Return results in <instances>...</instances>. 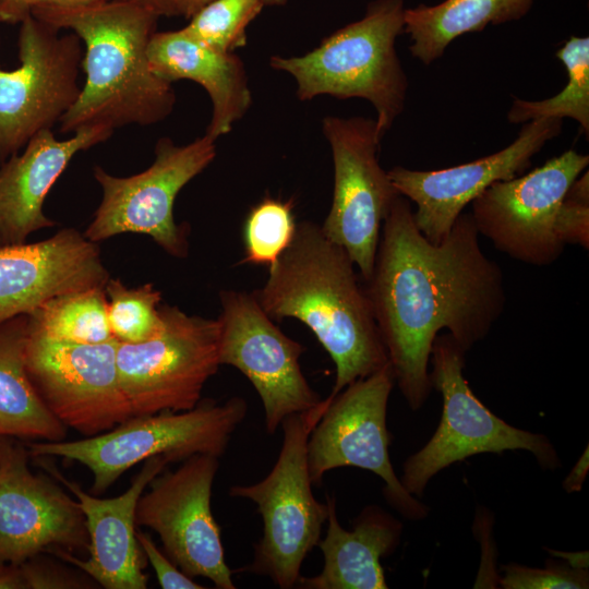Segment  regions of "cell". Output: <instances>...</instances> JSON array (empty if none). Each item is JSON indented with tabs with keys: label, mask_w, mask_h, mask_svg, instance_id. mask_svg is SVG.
I'll return each instance as SVG.
<instances>
[{
	"label": "cell",
	"mask_w": 589,
	"mask_h": 589,
	"mask_svg": "<svg viewBox=\"0 0 589 589\" xmlns=\"http://www.w3.org/2000/svg\"><path fill=\"white\" fill-rule=\"evenodd\" d=\"M479 236L471 215L461 213L442 242H430L402 195L383 221L365 289L395 383L412 410L431 393L428 365L440 332L468 351L504 312V276Z\"/></svg>",
	"instance_id": "1"
},
{
	"label": "cell",
	"mask_w": 589,
	"mask_h": 589,
	"mask_svg": "<svg viewBox=\"0 0 589 589\" xmlns=\"http://www.w3.org/2000/svg\"><path fill=\"white\" fill-rule=\"evenodd\" d=\"M268 268L253 294L272 320L305 324L330 356L336 378L327 399L389 363L354 263L320 225L298 223L290 244Z\"/></svg>",
	"instance_id": "2"
},
{
	"label": "cell",
	"mask_w": 589,
	"mask_h": 589,
	"mask_svg": "<svg viewBox=\"0 0 589 589\" xmlns=\"http://www.w3.org/2000/svg\"><path fill=\"white\" fill-rule=\"evenodd\" d=\"M31 14L56 29L72 31L85 46V83L60 119V132L146 127L172 112L175 91L153 73L147 58L158 15L120 0L81 9L36 8Z\"/></svg>",
	"instance_id": "3"
},
{
	"label": "cell",
	"mask_w": 589,
	"mask_h": 589,
	"mask_svg": "<svg viewBox=\"0 0 589 589\" xmlns=\"http://www.w3.org/2000/svg\"><path fill=\"white\" fill-rule=\"evenodd\" d=\"M404 0H375L364 16L337 29L302 56H273V69L297 83V97L321 95L363 98L376 111V137L382 142L405 107L408 81L396 51L405 27Z\"/></svg>",
	"instance_id": "4"
},
{
	"label": "cell",
	"mask_w": 589,
	"mask_h": 589,
	"mask_svg": "<svg viewBox=\"0 0 589 589\" xmlns=\"http://www.w3.org/2000/svg\"><path fill=\"white\" fill-rule=\"evenodd\" d=\"M247 410L241 397L223 404L206 399L187 411L132 416L97 435L26 447L31 457L58 456L85 466L93 476L92 492L101 494L127 470L155 456L169 462L199 454L223 456Z\"/></svg>",
	"instance_id": "5"
},
{
	"label": "cell",
	"mask_w": 589,
	"mask_h": 589,
	"mask_svg": "<svg viewBox=\"0 0 589 589\" xmlns=\"http://www.w3.org/2000/svg\"><path fill=\"white\" fill-rule=\"evenodd\" d=\"M326 405L284 419L283 444L271 472L250 485H232V497L256 504L263 518V536L255 545L253 561L237 572L265 576L281 589L297 586L301 565L317 545L327 504L312 492L308 465V440Z\"/></svg>",
	"instance_id": "6"
},
{
	"label": "cell",
	"mask_w": 589,
	"mask_h": 589,
	"mask_svg": "<svg viewBox=\"0 0 589 589\" xmlns=\"http://www.w3.org/2000/svg\"><path fill=\"white\" fill-rule=\"evenodd\" d=\"M466 352L448 333L433 341L430 380L442 395L443 410L433 436L404 465L400 482L410 494L421 496L434 474L477 454L525 449L543 468L561 465L546 436L506 423L476 397L462 373Z\"/></svg>",
	"instance_id": "7"
},
{
	"label": "cell",
	"mask_w": 589,
	"mask_h": 589,
	"mask_svg": "<svg viewBox=\"0 0 589 589\" xmlns=\"http://www.w3.org/2000/svg\"><path fill=\"white\" fill-rule=\"evenodd\" d=\"M215 143L207 134L185 145L161 137L153 164L130 177L95 166L103 197L84 236L98 243L121 233L146 235L168 254L187 257V232L175 221L173 205L179 192L214 160Z\"/></svg>",
	"instance_id": "8"
},
{
	"label": "cell",
	"mask_w": 589,
	"mask_h": 589,
	"mask_svg": "<svg viewBox=\"0 0 589 589\" xmlns=\"http://www.w3.org/2000/svg\"><path fill=\"white\" fill-rule=\"evenodd\" d=\"M159 311L164 327L157 336L139 344L117 341L120 384L133 416L193 409L220 366L218 320L168 304Z\"/></svg>",
	"instance_id": "9"
},
{
	"label": "cell",
	"mask_w": 589,
	"mask_h": 589,
	"mask_svg": "<svg viewBox=\"0 0 589 589\" xmlns=\"http://www.w3.org/2000/svg\"><path fill=\"white\" fill-rule=\"evenodd\" d=\"M394 385V372L387 363L332 399H324L327 407L308 440L309 472L312 483L320 484L327 471L338 467L369 470L385 482V498L396 510L421 519L428 508L405 490L389 459L386 412Z\"/></svg>",
	"instance_id": "10"
},
{
	"label": "cell",
	"mask_w": 589,
	"mask_h": 589,
	"mask_svg": "<svg viewBox=\"0 0 589 589\" xmlns=\"http://www.w3.org/2000/svg\"><path fill=\"white\" fill-rule=\"evenodd\" d=\"M20 24V64L0 67V165L59 122L81 89V39L74 33L59 35L32 14Z\"/></svg>",
	"instance_id": "11"
},
{
	"label": "cell",
	"mask_w": 589,
	"mask_h": 589,
	"mask_svg": "<svg viewBox=\"0 0 589 589\" xmlns=\"http://www.w3.org/2000/svg\"><path fill=\"white\" fill-rule=\"evenodd\" d=\"M322 131L332 149L334 193L325 236L346 250L360 276L372 274L381 229L400 195L378 163L374 119L327 116Z\"/></svg>",
	"instance_id": "12"
},
{
	"label": "cell",
	"mask_w": 589,
	"mask_h": 589,
	"mask_svg": "<svg viewBox=\"0 0 589 589\" xmlns=\"http://www.w3.org/2000/svg\"><path fill=\"white\" fill-rule=\"evenodd\" d=\"M117 340L76 344L48 338L27 326V373L50 411L84 437L133 416L117 368Z\"/></svg>",
	"instance_id": "13"
},
{
	"label": "cell",
	"mask_w": 589,
	"mask_h": 589,
	"mask_svg": "<svg viewBox=\"0 0 589 589\" xmlns=\"http://www.w3.org/2000/svg\"><path fill=\"white\" fill-rule=\"evenodd\" d=\"M219 457L199 454L175 471H163L140 496L135 524L156 532L165 554L188 576L235 589L220 528L211 507Z\"/></svg>",
	"instance_id": "14"
},
{
	"label": "cell",
	"mask_w": 589,
	"mask_h": 589,
	"mask_svg": "<svg viewBox=\"0 0 589 589\" xmlns=\"http://www.w3.org/2000/svg\"><path fill=\"white\" fill-rule=\"evenodd\" d=\"M588 165V155L568 149L526 175L492 183L471 202L479 235L513 260L554 263L565 248L554 232L557 209Z\"/></svg>",
	"instance_id": "15"
},
{
	"label": "cell",
	"mask_w": 589,
	"mask_h": 589,
	"mask_svg": "<svg viewBox=\"0 0 589 589\" xmlns=\"http://www.w3.org/2000/svg\"><path fill=\"white\" fill-rule=\"evenodd\" d=\"M219 362L238 369L254 386L273 434L285 418L308 411L321 402L300 366L305 348L284 334L265 313L255 296L223 290Z\"/></svg>",
	"instance_id": "16"
},
{
	"label": "cell",
	"mask_w": 589,
	"mask_h": 589,
	"mask_svg": "<svg viewBox=\"0 0 589 589\" xmlns=\"http://www.w3.org/2000/svg\"><path fill=\"white\" fill-rule=\"evenodd\" d=\"M27 447L0 437V563L19 565L43 553L88 549L75 498L28 467Z\"/></svg>",
	"instance_id": "17"
},
{
	"label": "cell",
	"mask_w": 589,
	"mask_h": 589,
	"mask_svg": "<svg viewBox=\"0 0 589 589\" xmlns=\"http://www.w3.org/2000/svg\"><path fill=\"white\" fill-rule=\"evenodd\" d=\"M563 120L522 123L516 140L477 160L437 170L396 166L387 175L397 192L412 201L418 229L432 243L442 242L464 208L492 183L520 176L545 143L560 135Z\"/></svg>",
	"instance_id": "18"
},
{
	"label": "cell",
	"mask_w": 589,
	"mask_h": 589,
	"mask_svg": "<svg viewBox=\"0 0 589 589\" xmlns=\"http://www.w3.org/2000/svg\"><path fill=\"white\" fill-rule=\"evenodd\" d=\"M35 460L74 495L88 534L86 560L63 550L52 554L82 569L106 589H145L148 577L143 570L142 549L136 539L135 510L142 493L169 461L164 456L145 460L122 494L100 498L65 478L46 456H35Z\"/></svg>",
	"instance_id": "19"
},
{
	"label": "cell",
	"mask_w": 589,
	"mask_h": 589,
	"mask_svg": "<svg viewBox=\"0 0 589 589\" xmlns=\"http://www.w3.org/2000/svg\"><path fill=\"white\" fill-rule=\"evenodd\" d=\"M108 278L97 243L74 228L34 243L0 245V325L51 298L104 287Z\"/></svg>",
	"instance_id": "20"
},
{
	"label": "cell",
	"mask_w": 589,
	"mask_h": 589,
	"mask_svg": "<svg viewBox=\"0 0 589 589\" xmlns=\"http://www.w3.org/2000/svg\"><path fill=\"white\" fill-rule=\"evenodd\" d=\"M113 130L94 125L56 139L51 129L37 132L0 165V245L20 244L34 231L55 226L44 211L50 189L79 153L108 140Z\"/></svg>",
	"instance_id": "21"
},
{
	"label": "cell",
	"mask_w": 589,
	"mask_h": 589,
	"mask_svg": "<svg viewBox=\"0 0 589 589\" xmlns=\"http://www.w3.org/2000/svg\"><path fill=\"white\" fill-rule=\"evenodd\" d=\"M147 58L159 79L170 84L191 80L207 92L213 110L205 134L214 140L229 133L251 106L252 94L241 59L235 52L202 44L183 28L155 32Z\"/></svg>",
	"instance_id": "22"
},
{
	"label": "cell",
	"mask_w": 589,
	"mask_h": 589,
	"mask_svg": "<svg viewBox=\"0 0 589 589\" xmlns=\"http://www.w3.org/2000/svg\"><path fill=\"white\" fill-rule=\"evenodd\" d=\"M326 536L317 546L324 556L320 574L301 576L303 589H386L381 558L392 554L400 542L402 526L376 505L366 506L356 518L353 529L345 530L337 518L336 500L326 496Z\"/></svg>",
	"instance_id": "23"
},
{
	"label": "cell",
	"mask_w": 589,
	"mask_h": 589,
	"mask_svg": "<svg viewBox=\"0 0 589 589\" xmlns=\"http://www.w3.org/2000/svg\"><path fill=\"white\" fill-rule=\"evenodd\" d=\"M27 315L0 325V437L56 442L67 426L50 411L25 364Z\"/></svg>",
	"instance_id": "24"
},
{
	"label": "cell",
	"mask_w": 589,
	"mask_h": 589,
	"mask_svg": "<svg viewBox=\"0 0 589 589\" xmlns=\"http://www.w3.org/2000/svg\"><path fill=\"white\" fill-rule=\"evenodd\" d=\"M533 0H445L436 5L419 4L405 10V27L411 39L409 51L425 65L440 59L457 37L481 32L488 25L517 21Z\"/></svg>",
	"instance_id": "25"
},
{
	"label": "cell",
	"mask_w": 589,
	"mask_h": 589,
	"mask_svg": "<svg viewBox=\"0 0 589 589\" xmlns=\"http://www.w3.org/2000/svg\"><path fill=\"white\" fill-rule=\"evenodd\" d=\"M104 287L51 298L27 314V326L48 338L76 344H101L115 339L108 322Z\"/></svg>",
	"instance_id": "26"
},
{
	"label": "cell",
	"mask_w": 589,
	"mask_h": 589,
	"mask_svg": "<svg viewBox=\"0 0 589 589\" xmlns=\"http://www.w3.org/2000/svg\"><path fill=\"white\" fill-rule=\"evenodd\" d=\"M564 64L567 84L553 97L525 100L514 97L507 112L510 123H526L539 119L570 118L578 122L586 137L589 135V37L572 36L556 51Z\"/></svg>",
	"instance_id": "27"
},
{
	"label": "cell",
	"mask_w": 589,
	"mask_h": 589,
	"mask_svg": "<svg viewBox=\"0 0 589 589\" xmlns=\"http://www.w3.org/2000/svg\"><path fill=\"white\" fill-rule=\"evenodd\" d=\"M104 288L110 330L118 342L139 344L161 332V293L152 284L129 288L109 277Z\"/></svg>",
	"instance_id": "28"
},
{
	"label": "cell",
	"mask_w": 589,
	"mask_h": 589,
	"mask_svg": "<svg viewBox=\"0 0 589 589\" xmlns=\"http://www.w3.org/2000/svg\"><path fill=\"white\" fill-rule=\"evenodd\" d=\"M287 0H213L183 29L202 44L223 52H235L247 44V27L266 5Z\"/></svg>",
	"instance_id": "29"
},
{
	"label": "cell",
	"mask_w": 589,
	"mask_h": 589,
	"mask_svg": "<svg viewBox=\"0 0 589 589\" xmlns=\"http://www.w3.org/2000/svg\"><path fill=\"white\" fill-rule=\"evenodd\" d=\"M296 228L291 201L264 197L250 209L244 221V262L269 267L290 244Z\"/></svg>",
	"instance_id": "30"
},
{
	"label": "cell",
	"mask_w": 589,
	"mask_h": 589,
	"mask_svg": "<svg viewBox=\"0 0 589 589\" xmlns=\"http://www.w3.org/2000/svg\"><path fill=\"white\" fill-rule=\"evenodd\" d=\"M500 579L505 589H584L589 586L588 569L574 568L549 561L544 568H531L518 564L503 567Z\"/></svg>",
	"instance_id": "31"
},
{
	"label": "cell",
	"mask_w": 589,
	"mask_h": 589,
	"mask_svg": "<svg viewBox=\"0 0 589 589\" xmlns=\"http://www.w3.org/2000/svg\"><path fill=\"white\" fill-rule=\"evenodd\" d=\"M554 232L563 244L589 249V173L579 176L569 187L555 219Z\"/></svg>",
	"instance_id": "32"
},
{
	"label": "cell",
	"mask_w": 589,
	"mask_h": 589,
	"mask_svg": "<svg viewBox=\"0 0 589 589\" xmlns=\"http://www.w3.org/2000/svg\"><path fill=\"white\" fill-rule=\"evenodd\" d=\"M43 554L19 564L25 589L86 588L85 582Z\"/></svg>",
	"instance_id": "33"
},
{
	"label": "cell",
	"mask_w": 589,
	"mask_h": 589,
	"mask_svg": "<svg viewBox=\"0 0 589 589\" xmlns=\"http://www.w3.org/2000/svg\"><path fill=\"white\" fill-rule=\"evenodd\" d=\"M136 539L146 560L155 570L156 578L164 589H202L192 577L184 574L164 554L152 540L148 533L136 531Z\"/></svg>",
	"instance_id": "34"
},
{
	"label": "cell",
	"mask_w": 589,
	"mask_h": 589,
	"mask_svg": "<svg viewBox=\"0 0 589 589\" xmlns=\"http://www.w3.org/2000/svg\"><path fill=\"white\" fill-rule=\"evenodd\" d=\"M107 1L110 0H25V10L27 14H31V11L36 8L61 10L81 9L95 7Z\"/></svg>",
	"instance_id": "35"
},
{
	"label": "cell",
	"mask_w": 589,
	"mask_h": 589,
	"mask_svg": "<svg viewBox=\"0 0 589 589\" xmlns=\"http://www.w3.org/2000/svg\"><path fill=\"white\" fill-rule=\"evenodd\" d=\"M589 470L588 446L564 481L567 492L580 491Z\"/></svg>",
	"instance_id": "36"
},
{
	"label": "cell",
	"mask_w": 589,
	"mask_h": 589,
	"mask_svg": "<svg viewBox=\"0 0 589 589\" xmlns=\"http://www.w3.org/2000/svg\"><path fill=\"white\" fill-rule=\"evenodd\" d=\"M25 0H0V22L16 24L27 16Z\"/></svg>",
	"instance_id": "37"
},
{
	"label": "cell",
	"mask_w": 589,
	"mask_h": 589,
	"mask_svg": "<svg viewBox=\"0 0 589 589\" xmlns=\"http://www.w3.org/2000/svg\"><path fill=\"white\" fill-rule=\"evenodd\" d=\"M145 8L158 16L178 15L179 0H120Z\"/></svg>",
	"instance_id": "38"
},
{
	"label": "cell",
	"mask_w": 589,
	"mask_h": 589,
	"mask_svg": "<svg viewBox=\"0 0 589 589\" xmlns=\"http://www.w3.org/2000/svg\"><path fill=\"white\" fill-rule=\"evenodd\" d=\"M0 589H25L19 565L0 563Z\"/></svg>",
	"instance_id": "39"
},
{
	"label": "cell",
	"mask_w": 589,
	"mask_h": 589,
	"mask_svg": "<svg viewBox=\"0 0 589 589\" xmlns=\"http://www.w3.org/2000/svg\"><path fill=\"white\" fill-rule=\"evenodd\" d=\"M549 553H551L554 556H558L561 558H564L567 561L568 565L574 568L579 569H588V551H581V552H562V551H554V550H546Z\"/></svg>",
	"instance_id": "40"
},
{
	"label": "cell",
	"mask_w": 589,
	"mask_h": 589,
	"mask_svg": "<svg viewBox=\"0 0 589 589\" xmlns=\"http://www.w3.org/2000/svg\"><path fill=\"white\" fill-rule=\"evenodd\" d=\"M213 0H179L178 15H182L185 19H190L200 9L209 3Z\"/></svg>",
	"instance_id": "41"
}]
</instances>
